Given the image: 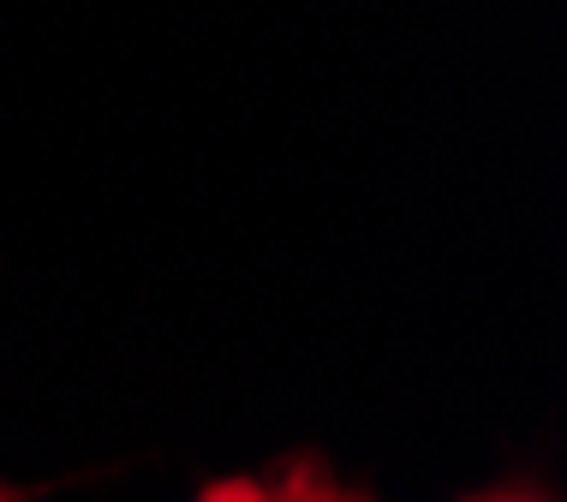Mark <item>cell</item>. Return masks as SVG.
I'll return each instance as SVG.
<instances>
[{"instance_id":"3957f363","label":"cell","mask_w":567,"mask_h":502,"mask_svg":"<svg viewBox=\"0 0 567 502\" xmlns=\"http://www.w3.org/2000/svg\"><path fill=\"white\" fill-rule=\"evenodd\" d=\"M0 502H37V491H19V484H0Z\"/></svg>"},{"instance_id":"6da1fadb","label":"cell","mask_w":567,"mask_h":502,"mask_svg":"<svg viewBox=\"0 0 567 502\" xmlns=\"http://www.w3.org/2000/svg\"><path fill=\"white\" fill-rule=\"evenodd\" d=\"M197 502H364V496H347V491H334V484L323 479V467H311V461H299V467H287L281 484H257V479H221V484H209Z\"/></svg>"},{"instance_id":"7a4b0ae2","label":"cell","mask_w":567,"mask_h":502,"mask_svg":"<svg viewBox=\"0 0 567 502\" xmlns=\"http://www.w3.org/2000/svg\"><path fill=\"white\" fill-rule=\"evenodd\" d=\"M472 502H544V496H526V491H496V496H472Z\"/></svg>"}]
</instances>
